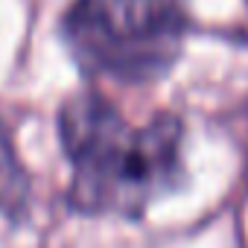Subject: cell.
Wrapping results in <instances>:
<instances>
[{
  "mask_svg": "<svg viewBox=\"0 0 248 248\" xmlns=\"http://www.w3.org/2000/svg\"><path fill=\"white\" fill-rule=\"evenodd\" d=\"M190 30L187 0H73L62 38L88 79L152 85L164 79Z\"/></svg>",
  "mask_w": 248,
  "mask_h": 248,
  "instance_id": "2",
  "label": "cell"
},
{
  "mask_svg": "<svg viewBox=\"0 0 248 248\" xmlns=\"http://www.w3.org/2000/svg\"><path fill=\"white\" fill-rule=\"evenodd\" d=\"M30 172L15 152L9 129L0 123V213L9 219H21L30 207Z\"/></svg>",
  "mask_w": 248,
  "mask_h": 248,
  "instance_id": "3",
  "label": "cell"
},
{
  "mask_svg": "<svg viewBox=\"0 0 248 248\" xmlns=\"http://www.w3.org/2000/svg\"><path fill=\"white\" fill-rule=\"evenodd\" d=\"M70 164L67 204L85 216L140 219L184 184V123L172 111L135 126L99 91H79L59 111Z\"/></svg>",
  "mask_w": 248,
  "mask_h": 248,
  "instance_id": "1",
  "label": "cell"
}]
</instances>
